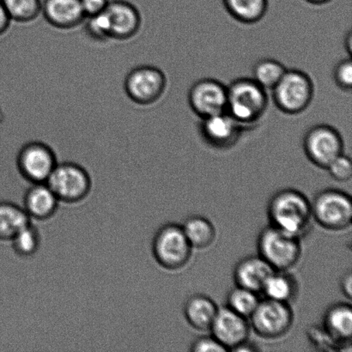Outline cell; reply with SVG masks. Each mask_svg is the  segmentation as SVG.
Segmentation results:
<instances>
[{
	"instance_id": "obj_1",
	"label": "cell",
	"mask_w": 352,
	"mask_h": 352,
	"mask_svg": "<svg viewBox=\"0 0 352 352\" xmlns=\"http://www.w3.org/2000/svg\"><path fill=\"white\" fill-rule=\"evenodd\" d=\"M267 214L270 226L300 239L311 226V201L296 189L276 192L269 201Z\"/></svg>"
},
{
	"instance_id": "obj_2",
	"label": "cell",
	"mask_w": 352,
	"mask_h": 352,
	"mask_svg": "<svg viewBox=\"0 0 352 352\" xmlns=\"http://www.w3.org/2000/svg\"><path fill=\"white\" fill-rule=\"evenodd\" d=\"M267 106V91L253 78H238L227 87L226 112L244 129L256 124Z\"/></svg>"
},
{
	"instance_id": "obj_3",
	"label": "cell",
	"mask_w": 352,
	"mask_h": 352,
	"mask_svg": "<svg viewBox=\"0 0 352 352\" xmlns=\"http://www.w3.org/2000/svg\"><path fill=\"white\" fill-rule=\"evenodd\" d=\"M258 253L274 271L286 272L298 263L302 255L300 238L272 226L258 234Z\"/></svg>"
},
{
	"instance_id": "obj_4",
	"label": "cell",
	"mask_w": 352,
	"mask_h": 352,
	"mask_svg": "<svg viewBox=\"0 0 352 352\" xmlns=\"http://www.w3.org/2000/svg\"><path fill=\"white\" fill-rule=\"evenodd\" d=\"M272 91L275 105L279 110L288 115H298L311 103L315 88L308 74L292 69L286 70Z\"/></svg>"
},
{
	"instance_id": "obj_5",
	"label": "cell",
	"mask_w": 352,
	"mask_h": 352,
	"mask_svg": "<svg viewBox=\"0 0 352 352\" xmlns=\"http://www.w3.org/2000/svg\"><path fill=\"white\" fill-rule=\"evenodd\" d=\"M192 247L186 238L182 226L165 224L155 234L153 252L158 264L168 270H179L188 265Z\"/></svg>"
},
{
	"instance_id": "obj_6",
	"label": "cell",
	"mask_w": 352,
	"mask_h": 352,
	"mask_svg": "<svg viewBox=\"0 0 352 352\" xmlns=\"http://www.w3.org/2000/svg\"><path fill=\"white\" fill-rule=\"evenodd\" d=\"M313 219L324 229L340 231L352 222V201L349 195L337 189H326L311 202Z\"/></svg>"
},
{
	"instance_id": "obj_7",
	"label": "cell",
	"mask_w": 352,
	"mask_h": 352,
	"mask_svg": "<svg viewBox=\"0 0 352 352\" xmlns=\"http://www.w3.org/2000/svg\"><path fill=\"white\" fill-rule=\"evenodd\" d=\"M250 327L265 340L279 339L292 329L294 314L289 303L261 300L250 316Z\"/></svg>"
},
{
	"instance_id": "obj_8",
	"label": "cell",
	"mask_w": 352,
	"mask_h": 352,
	"mask_svg": "<svg viewBox=\"0 0 352 352\" xmlns=\"http://www.w3.org/2000/svg\"><path fill=\"white\" fill-rule=\"evenodd\" d=\"M46 184L58 200L67 203L81 201L91 188L88 172L75 163L57 164Z\"/></svg>"
},
{
	"instance_id": "obj_9",
	"label": "cell",
	"mask_w": 352,
	"mask_h": 352,
	"mask_svg": "<svg viewBox=\"0 0 352 352\" xmlns=\"http://www.w3.org/2000/svg\"><path fill=\"white\" fill-rule=\"evenodd\" d=\"M166 76L153 65H140L126 75L124 88L127 96L139 105H151L164 95Z\"/></svg>"
},
{
	"instance_id": "obj_10",
	"label": "cell",
	"mask_w": 352,
	"mask_h": 352,
	"mask_svg": "<svg viewBox=\"0 0 352 352\" xmlns=\"http://www.w3.org/2000/svg\"><path fill=\"white\" fill-rule=\"evenodd\" d=\"M306 156L316 166L327 168L344 153L340 133L329 125H317L306 133L303 139Z\"/></svg>"
},
{
	"instance_id": "obj_11",
	"label": "cell",
	"mask_w": 352,
	"mask_h": 352,
	"mask_svg": "<svg viewBox=\"0 0 352 352\" xmlns=\"http://www.w3.org/2000/svg\"><path fill=\"white\" fill-rule=\"evenodd\" d=\"M19 170L33 184L46 183L57 165L56 155L50 146L41 141L24 144L16 157Z\"/></svg>"
},
{
	"instance_id": "obj_12",
	"label": "cell",
	"mask_w": 352,
	"mask_h": 352,
	"mask_svg": "<svg viewBox=\"0 0 352 352\" xmlns=\"http://www.w3.org/2000/svg\"><path fill=\"white\" fill-rule=\"evenodd\" d=\"M189 105L201 119L226 112L227 87L212 78L196 82L188 93Z\"/></svg>"
},
{
	"instance_id": "obj_13",
	"label": "cell",
	"mask_w": 352,
	"mask_h": 352,
	"mask_svg": "<svg viewBox=\"0 0 352 352\" xmlns=\"http://www.w3.org/2000/svg\"><path fill=\"white\" fill-rule=\"evenodd\" d=\"M200 132L209 146L219 150L233 147L243 134L244 127L227 112L201 119Z\"/></svg>"
},
{
	"instance_id": "obj_14",
	"label": "cell",
	"mask_w": 352,
	"mask_h": 352,
	"mask_svg": "<svg viewBox=\"0 0 352 352\" xmlns=\"http://www.w3.org/2000/svg\"><path fill=\"white\" fill-rule=\"evenodd\" d=\"M250 329V323L246 317L226 307L219 309L210 330L212 336L231 351L248 340Z\"/></svg>"
},
{
	"instance_id": "obj_15",
	"label": "cell",
	"mask_w": 352,
	"mask_h": 352,
	"mask_svg": "<svg viewBox=\"0 0 352 352\" xmlns=\"http://www.w3.org/2000/svg\"><path fill=\"white\" fill-rule=\"evenodd\" d=\"M109 16L111 39L124 41L136 36L141 23L140 10L133 3L125 0L109 1L105 10Z\"/></svg>"
},
{
	"instance_id": "obj_16",
	"label": "cell",
	"mask_w": 352,
	"mask_h": 352,
	"mask_svg": "<svg viewBox=\"0 0 352 352\" xmlns=\"http://www.w3.org/2000/svg\"><path fill=\"white\" fill-rule=\"evenodd\" d=\"M41 12L48 23L61 30L74 29L86 19L80 0H44Z\"/></svg>"
},
{
	"instance_id": "obj_17",
	"label": "cell",
	"mask_w": 352,
	"mask_h": 352,
	"mask_svg": "<svg viewBox=\"0 0 352 352\" xmlns=\"http://www.w3.org/2000/svg\"><path fill=\"white\" fill-rule=\"evenodd\" d=\"M274 272L271 265L260 255H252L236 265L234 279L237 286L258 293L261 292L265 281Z\"/></svg>"
},
{
	"instance_id": "obj_18",
	"label": "cell",
	"mask_w": 352,
	"mask_h": 352,
	"mask_svg": "<svg viewBox=\"0 0 352 352\" xmlns=\"http://www.w3.org/2000/svg\"><path fill=\"white\" fill-rule=\"evenodd\" d=\"M323 327L334 340L346 348L351 346L352 337V309L344 302L336 303L327 310Z\"/></svg>"
},
{
	"instance_id": "obj_19",
	"label": "cell",
	"mask_w": 352,
	"mask_h": 352,
	"mask_svg": "<svg viewBox=\"0 0 352 352\" xmlns=\"http://www.w3.org/2000/svg\"><path fill=\"white\" fill-rule=\"evenodd\" d=\"M58 201L46 183H37L28 190L24 197V210L30 217L47 219L56 212Z\"/></svg>"
},
{
	"instance_id": "obj_20",
	"label": "cell",
	"mask_w": 352,
	"mask_h": 352,
	"mask_svg": "<svg viewBox=\"0 0 352 352\" xmlns=\"http://www.w3.org/2000/svg\"><path fill=\"white\" fill-rule=\"evenodd\" d=\"M219 308L208 296L195 295L186 302L184 315L186 322L199 331L210 330Z\"/></svg>"
},
{
	"instance_id": "obj_21",
	"label": "cell",
	"mask_w": 352,
	"mask_h": 352,
	"mask_svg": "<svg viewBox=\"0 0 352 352\" xmlns=\"http://www.w3.org/2000/svg\"><path fill=\"white\" fill-rule=\"evenodd\" d=\"M30 224L26 210L10 202H0V240H10Z\"/></svg>"
},
{
	"instance_id": "obj_22",
	"label": "cell",
	"mask_w": 352,
	"mask_h": 352,
	"mask_svg": "<svg viewBox=\"0 0 352 352\" xmlns=\"http://www.w3.org/2000/svg\"><path fill=\"white\" fill-rule=\"evenodd\" d=\"M261 292L265 298L289 303L296 298L298 284L286 272L274 271L265 281Z\"/></svg>"
},
{
	"instance_id": "obj_23",
	"label": "cell",
	"mask_w": 352,
	"mask_h": 352,
	"mask_svg": "<svg viewBox=\"0 0 352 352\" xmlns=\"http://www.w3.org/2000/svg\"><path fill=\"white\" fill-rule=\"evenodd\" d=\"M228 12L243 23H255L267 12L268 0H223Z\"/></svg>"
},
{
	"instance_id": "obj_24",
	"label": "cell",
	"mask_w": 352,
	"mask_h": 352,
	"mask_svg": "<svg viewBox=\"0 0 352 352\" xmlns=\"http://www.w3.org/2000/svg\"><path fill=\"white\" fill-rule=\"evenodd\" d=\"M183 231L192 248L204 250L216 239V229L208 219L203 217H189L182 226Z\"/></svg>"
},
{
	"instance_id": "obj_25",
	"label": "cell",
	"mask_w": 352,
	"mask_h": 352,
	"mask_svg": "<svg viewBox=\"0 0 352 352\" xmlns=\"http://www.w3.org/2000/svg\"><path fill=\"white\" fill-rule=\"evenodd\" d=\"M287 70L280 62L265 58L257 62L253 69V79L265 91L272 89Z\"/></svg>"
},
{
	"instance_id": "obj_26",
	"label": "cell",
	"mask_w": 352,
	"mask_h": 352,
	"mask_svg": "<svg viewBox=\"0 0 352 352\" xmlns=\"http://www.w3.org/2000/svg\"><path fill=\"white\" fill-rule=\"evenodd\" d=\"M257 294V292L251 289L236 285V287L231 289L228 295L227 307L239 315L250 319L261 301Z\"/></svg>"
},
{
	"instance_id": "obj_27",
	"label": "cell",
	"mask_w": 352,
	"mask_h": 352,
	"mask_svg": "<svg viewBox=\"0 0 352 352\" xmlns=\"http://www.w3.org/2000/svg\"><path fill=\"white\" fill-rule=\"evenodd\" d=\"M10 19L19 23H29L36 19L41 12V0H1Z\"/></svg>"
},
{
	"instance_id": "obj_28",
	"label": "cell",
	"mask_w": 352,
	"mask_h": 352,
	"mask_svg": "<svg viewBox=\"0 0 352 352\" xmlns=\"http://www.w3.org/2000/svg\"><path fill=\"white\" fill-rule=\"evenodd\" d=\"M12 241L17 254L23 257H30L39 250L41 236L36 228L30 223L21 230Z\"/></svg>"
},
{
	"instance_id": "obj_29",
	"label": "cell",
	"mask_w": 352,
	"mask_h": 352,
	"mask_svg": "<svg viewBox=\"0 0 352 352\" xmlns=\"http://www.w3.org/2000/svg\"><path fill=\"white\" fill-rule=\"evenodd\" d=\"M87 22L85 23V32L89 37L96 41L104 43L111 39V29L109 16L104 12L98 15L86 17Z\"/></svg>"
},
{
	"instance_id": "obj_30",
	"label": "cell",
	"mask_w": 352,
	"mask_h": 352,
	"mask_svg": "<svg viewBox=\"0 0 352 352\" xmlns=\"http://www.w3.org/2000/svg\"><path fill=\"white\" fill-rule=\"evenodd\" d=\"M310 342L317 349L323 351H340L344 349L342 344L334 340L332 336L324 329L319 327H311L308 331Z\"/></svg>"
},
{
	"instance_id": "obj_31",
	"label": "cell",
	"mask_w": 352,
	"mask_h": 352,
	"mask_svg": "<svg viewBox=\"0 0 352 352\" xmlns=\"http://www.w3.org/2000/svg\"><path fill=\"white\" fill-rule=\"evenodd\" d=\"M331 176L337 182H346L350 181L352 176V163L351 158L341 154L334 160L327 168Z\"/></svg>"
},
{
	"instance_id": "obj_32",
	"label": "cell",
	"mask_w": 352,
	"mask_h": 352,
	"mask_svg": "<svg viewBox=\"0 0 352 352\" xmlns=\"http://www.w3.org/2000/svg\"><path fill=\"white\" fill-rule=\"evenodd\" d=\"M333 78L338 87L349 91L352 87V62L350 58L340 61L334 68Z\"/></svg>"
},
{
	"instance_id": "obj_33",
	"label": "cell",
	"mask_w": 352,
	"mask_h": 352,
	"mask_svg": "<svg viewBox=\"0 0 352 352\" xmlns=\"http://www.w3.org/2000/svg\"><path fill=\"white\" fill-rule=\"evenodd\" d=\"M191 351L195 352H224L228 351L219 340L212 336L200 337L192 343Z\"/></svg>"
},
{
	"instance_id": "obj_34",
	"label": "cell",
	"mask_w": 352,
	"mask_h": 352,
	"mask_svg": "<svg viewBox=\"0 0 352 352\" xmlns=\"http://www.w3.org/2000/svg\"><path fill=\"white\" fill-rule=\"evenodd\" d=\"M80 3L85 16L89 17L104 12L109 0H80Z\"/></svg>"
},
{
	"instance_id": "obj_35",
	"label": "cell",
	"mask_w": 352,
	"mask_h": 352,
	"mask_svg": "<svg viewBox=\"0 0 352 352\" xmlns=\"http://www.w3.org/2000/svg\"><path fill=\"white\" fill-rule=\"evenodd\" d=\"M10 22H12V19H10L8 12H6L5 6L0 0V36L5 34L7 30L9 29Z\"/></svg>"
},
{
	"instance_id": "obj_36",
	"label": "cell",
	"mask_w": 352,
	"mask_h": 352,
	"mask_svg": "<svg viewBox=\"0 0 352 352\" xmlns=\"http://www.w3.org/2000/svg\"><path fill=\"white\" fill-rule=\"evenodd\" d=\"M341 289L346 298L351 299L352 292V274L351 271L344 274L341 280Z\"/></svg>"
},
{
	"instance_id": "obj_37",
	"label": "cell",
	"mask_w": 352,
	"mask_h": 352,
	"mask_svg": "<svg viewBox=\"0 0 352 352\" xmlns=\"http://www.w3.org/2000/svg\"><path fill=\"white\" fill-rule=\"evenodd\" d=\"M257 351L256 346H254V344L248 343V341H245V342L241 343L239 344V346L234 348L231 351Z\"/></svg>"
},
{
	"instance_id": "obj_38",
	"label": "cell",
	"mask_w": 352,
	"mask_h": 352,
	"mask_svg": "<svg viewBox=\"0 0 352 352\" xmlns=\"http://www.w3.org/2000/svg\"><path fill=\"white\" fill-rule=\"evenodd\" d=\"M352 34L350 31L349 33H348L346 41H344V47H346V51L349 54H351V48H352Z\"/></svg>"
},
{
	"instance_id": "obj_39",
	"label": "cell",
	"mask_w": 352,
	"mask_h": 352,
	"mask_svg": "<svg viewBox=\"0 0 352 352\" xmlns=\"http://www.w3.org/2000/svg\"><path fill=\"white\" fill-rule=\"evenodd\" d=\"M306 1L312 3V5L320 6L325 5V3L330 2L331 0H306Z\"/></svg>"
}]
</instances>
